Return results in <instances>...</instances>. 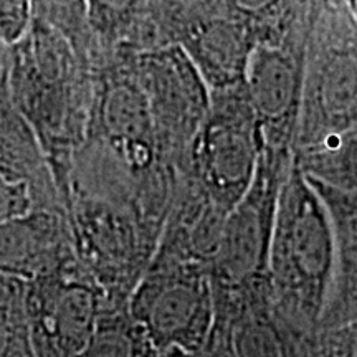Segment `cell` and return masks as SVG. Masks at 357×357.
I'll return each mask as SVG.
<instances>
[{
    "instance_id": "obj_2",
    "label": "cell",
    "mask_w": 357,
    "mask_h": 357,
    "mask_svg": "<svg viewBox=\"0 0 357 357\" xmlns=\"http://www.w3.org/2000/svg\"><path fill=\"white\" fill-rule=\"evenodd\" d=\"M336 273V235L328 204L294 158L281 187L268 284L276 310L303 339L321 329Z\"/></svg>"
},
{
    "instance_id": "obj_11",
    "label": "cell",
    "mask_w": 357,
    "mask_h": 357,
    "mask_svg": "<svg viewBox=\"0 0 357 357\" xmlns=\"http://www.w3.org/2000/svg\"><path fill=\"white\" fill-rule=\"evenodd\" d=\"M215 293V324L205 351L213 357H305L303 337L284 321L270 284Z\"/></svg>"
},
{
    "instance_id": "obj_4",
    "label": "cell",
    "mask_w": 357,
    "mask_h": 357,
    "mask_svg": "<svg viewBox=\"0 0 357 357\" xmlns=\"http://www.w3.org/2000/svg\"><path fill=\"white\" fill-rule=\"evenodd\" d=\"M79 261L108 294L128 306L129 296L158 250L160 231L131 205L71 192L66 202Z\"/></svg>"
},
{
    "instance_id": "obj_7",
    "label": "cell",
    "mask_w": 357,
    "mask_h": 357,
    "mask_svg": "<svg viewBox=\"0 0 357 357\" xmlns=\"http://www.w3.org/2000/svg\"><path fill=\"white\" fill-rule=\"evenodd\" d=\"M294 154L263 149L250 189L231 208L211 263L215 288L243 289L268 283V258L276 211Z\"/></svg>"
},
{
    "instance_id": "obj_20",
    "label": "cell",
    "mask_w": 357,
    "mask_h": 357,
    "mask_svg": "<svg viewBox=\"0 0 357 357\" xmlns=\"http://www.w3.org/2000/svg\"><path fill=\"white\" fill-rule=\"evenodd\" d=\"M305 357H357V319L303 339Z\"/></svg>"
},
{
    "instance_id": "obj_13",
    "label": "cell",
    "mask_w": 357,
    "mask_h": 357,
    "mask_svg": "<svg viewBox=\"0 0 357 357\" xmlns=\"http://www.w3.org/2000/svg\"><path fill=\"white\" fill-rule=\"evenodd\" d=\"M258 38L255 26L230 13H185L177 43L217 91L243 83Z\"/></svg>"
},
{
    "instance_id": "obj_23",
    "label": "cell",
    "mask_w": 357,
    "mask_h": 357,
    "mask_svg": "<svg viewBox=\"0 0 357 357\" xmlns=\"http://www.w3.org/2000/svg\"><path fill=\"white\" fill-rule=\"evenodd\" d=\"M346 6L351 10L352 17H354V20L357 22V0H346Z\"/></svg>"
},
{
    "instance_id": "obj_1",
    "label": "cell",
    "mask_w": 357,
    "mask_h": 357,
    "mask_svg": "<svg viewBox=\"0 0 357 357\" xmlns=\"http://www.w3.org/2000/svg\"><path fill=\"white\" fill-rule=\"evenodd\" d=\"M96 71L66 32L35 15L19 43L2 45V86L42 142L66 211L73 158L84 144Z\"/></svg>"
},
{
    "instance_id": "obj_22",
    "label": "cell",
    "mask_w": 357,
    "mask_h": 357,
    "mask_svg": "<svg viewBox=\"0 0 357 357\" xmlns=\"http://www.w3.org/2000/svg\"><path fill=\"white\" fill-rule=\"evenodd\" d=\"M38 7H42L43 12L47 10V13L40 17L60 26L75 43H78V32L75 29H78L82 22L86 24L84 0H35V12Z\"/></svg>"
},
{
    "instance_id": "obj_16",
    "label": "cell",
    "mask_w": 357,
    "mask_h": 357,
    "mask_svg": "<svg viewBox=\"0 0 357 357\" xmlns=\"http://www.w3.org/2000/svg\"><path fill=\"white\" fill-rule=\"evenodd\" d=\"M311 182L328 204L336 235V273L321 324L328 329L357 319V192Z\"/></svg>"
},
{
    "instance_id": "obj_19",
    "label": "cell",
    "mask_w": 357,
    "mask_h": 357,
    "mask_svg": "<svg viewBox=\"0 0 357 357\" xmlns=\"http://www.w3.org/2000/svg\"><path fill=\"white\" fill-rule=\"evenodd\" d=\"M158 352L128 306L109 305L78 357H151Z\"/></svg>"
},
{
    "instance_id": "obj_12",
    "label": "cell",
    "mask_w": 357,
    "mask_h": 357,
    "mask_svg": "<svg viewBox=\"0 0 357 357\" xmlns=\"http://www.w3.org/2000/svg\"><path fill=\"white\" fill-rule=\"evenodd\" d=\"M0 109V223L42 211L66 212L42 142L3 89Z\"/></svg>"
},
{
    "instance_id": "obj_26",
    "label": "cell",
    "mask_w": 357,
    "mask_h": 357,
    "mask_svg": "<svg viewBox=\"0 0 357 357\" xmlns=\"http://www.w3.org/2000/svg\"><path fill=\"white\" fill-rule=\"evenodd\" d=\"M190 2H200V0H185V3H190Z\"/></svg>"
},
{
    "instance_id": "obj_24",
    "label": "cell",
    "mask_w": 357,
    "mask_h": 357,
    "mask_svg": "<svg viewBox=\"0 0 357 357\" xmlns=\"http://www.w3.org/2000/svg\"><path fill=\"white\" fill-rule=\"evenodd\" d=\"M312 2L321 3V6H323V3H337V2H346V0H312Z\"/></svg>"
},
{
    "instance_id": "obj_8",
    "label": "cell",
    "mask_w": 357,
    "mask_h": 357,
    "mask_svg": "<svg viewBox=\"0 0 357 357\" xmlns=\"http://www.w3.org/2000/svg\"><path fill=\"white\" fill-rule=\"evenodd\" d=\"M153 109L164 159L181 171L212 101V89L178 43L131 55Z\"/></svg>"
},
{
    "instance_id": "obj_9",
    "label": "cell",
    "mask_w": 357,
    "mask_h": 357,
    "mask_svg": "<svg viewBox=\"0 0 357 357\" xmlns=\"http://www.w3.org/2000/svg\"><path fill=\"white\" fill-rule=\"evenodd\" d=\"M109 305L82 261L26 281V316L40 357H78Z\"/></svg>"
},
{
    "instance_id": "obj_6",
    "label": "cell",
    "mask_w": 357,
    "mask_h": 357,
    "mask_svg": "<svg viewBox=\"0 0 357 357\" xmlns=\"http://www.w3.org/2000/svg\"><path fill=\"white\" fill-rule=\"evenodd\" d=\"M265 142L245 84L212 91L202 126L185 166L227 212L240 202L257 176Z\"/></svg>"
},
{
    "instance_id": "obj_15",
    "label": "cell",
    "mask_w": 357,
    "mask_h": 357,
    "mask_svg": "<svg viewBox=\"0 0 357 357\" xmlns=\"http://www.w3.org/2000/svg\"><path fill=\"white\" fill-rule=\"evenodd\" d=\"M2 273L30 281L79 261L66 212L42 211L2 222Z\"/></svg>"
},
{
    "instance_id": "obj_5",
    "label": "cell",
    "mask_w": 357,
    "mask_h": 357,
    "mask_svg": "<svg viewBox=\"0 0 357 357\" xmlns=\"http://www.w3.org/2000/svg\"><path fill=\"white\" fill-rule=\"evenodd\" d=\"M128 310L160 354L202 352L215 324L211 270L202 263L153 257Z\"/></svg>"
},
{
    "instance_id": "obj_18",
    "label": "cell",
    "mask_w": 357,
    "mask_h": 357,
    "mask_svg": "<svg viewBox=\"0 0 357 357\" xmlns=\"http://www.w3.org/2000/svg\"><path fill=\"white\" fill-rule=\"evenodd\" d=\"M307 177L334 189L357 192V124L333 139L294 153Z\"/></svg>"
},
{
    "instance_id": "obj_17",
    "label": "cell",
    "mask_w": 357,
    "mask_h": 357,
    "mask_svg": "<svg viewBox=\"0 0 357 357\" xmlns=\"http://www.w3.org/2000/svg\"><path fill=\"white\" fill-rule=\"evenodd\" d=\"M84 17L98 50V68L116 55H136L160 47L146 0H84Z\"/></svg>"
},
{
    "instance_id": "obj_21",
    "label": "cell",
    "mask_w": 357,
    "mask_h": 357,
    "mask_svg": "<svg viewBox=\"0 0 357 357\" xmlns=\"http://www.w3.org/2000/svg\"><path fill=\"white\" fill-rule=\"evenodd\" d=\"M35 20V0H0V38L12 47L29 33Z\"/></svg>"
},
{
    "instance_id": "obj_10",
    "label": "cell",
    "mask_w": 357,
    "mask_h": 357,
    "mask_svg": "<svg viewBox=\"0 0 357 357\" xmlns=\"http://www.w3.org/2000/svg\"><path fill=\"white\" fill-rule=\"evenodd\" d=\"M310 26L281 38H258L250 55L243 84L260 123L265 149L289 154L296 151Z\"/></svg>"
},
{
    "instance_id": "obj_14",
    "label": "cell",
    "mask_w": 357,
    "mask_h": 357,
    "mask_svg": "<svg viewBox=\"0 0 357 357\" xmlns=\"http://www.w3.org/2000/svg\"><path fill=\"white\" fill-rule=\"evenodd\" d=\"M229 213L192 174L178 171L154 257L202 263L211 270Z\"/></svg>"
},
{
    "instance_id": "obj_3",
    "label": "cell",
    "mask_w": 357,
    "mask_h": 357,
    "mask_svg": "<svg viewBox=\"0 0 357 357\" xmlns=\"http://www.w3.org/2000/svg\"><path fill=\"white\" fill-rule=\"evenodd\" d=\"M357 124V22L346 2L323 3L306 40L296 151L333 139Z\"/></svg>"
},
{
    "instance_id": "obj_25",
    "label": "cell",
    "mask_w": 357,
    "mask_h": 357,
    "mask_svg": "<svg viewBox=\"0 0 357 357\" xmlns=\"http://www.w3.org/2000/svg\"><path fill=\"white\" fill-rule=\"evenodd\" d=\"M151 357H166V356H164V354H160V352L158 351V352H154V354L151 356Z\"/></svg>"
}]
</instances>
